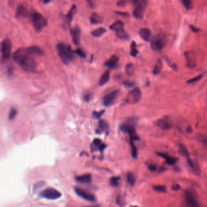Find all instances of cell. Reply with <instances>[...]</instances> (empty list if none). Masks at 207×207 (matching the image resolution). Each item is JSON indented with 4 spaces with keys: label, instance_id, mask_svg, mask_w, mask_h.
Listing matches in <instances>:
<instances>
[{
    "label": "cell",
    "instance_id": "obj_1",
    "mask_svg": "<svg viewBox=\"0 0 207 207\" xmlns=\"http://www.w3.org/2000/svg\"><path fill=\"white\" fill-rule=\"evenodd\" d=\"M56 49L60 58L65 64H68L73 59L74 52L69 46L64 43H59L56 46Z\"/></svg>",
    "mask_w": 207,
    "mask_h": 207
},
{
    "label": "cell",
    "instance_id": "obj_2",
    "mask_svg": "<svg viewBox=\"0 0 207 207\" xmlns=\"http://www.w3.org/2000/svg\"><path fill=\"white\" fill-rule=\"evenodd\" d=\"M32 22L35 30L41 32L47 25V20L39 12H34L32 14Z\"/></svg>",
    "mask_w": 207,
    "mask_h": 207
},
{
    "label": "cell",
    "instance_id": "obj_3",
    "mask_svg": "<svg viewBox=\"0 0 207 207\" xmlns=\"http://www.w3.org/2000/svg\"><path fill=\"white\" fill-rule=\"evenodd\" d=\"M18 64L24 70L28 71V72L34 71L36 69V65H37L34 56H32V55L28 56L26 58L22 60Z\"/></svg>",
    "mask_w": 207,
    "mask_h": 207
},
{
    "label": "cell",
    "instance_id": "obj_4",
    "mask_svg": "<svg viewBox=\"0 0 207 207\" xmlns=\"http://www.w3.org/2000/svg\"><path fill=\"white\" fill-rule=\"evenodd\" d=\"M12 42L10 39L6 38L4 39L1 44V53L2 58L5 60L9 59L12 53Z\"/></svg>",
    "mask_w": 207,
    "mask_h": 207
},
{
    "label": "cell",
    "instance_id": "obj_5",
    "mask_svg": "<svg viewBox=\"0 0 207 207\" xmlns=\"http://www.w3.org/2000/svg\"><path fill=\"white\" fill-rule=\"evenodd\" d=\"M165 41L164 36L162 34H157L152 40L151 47L154 51H161L165 46Z\"/></svg>",
    "mask_w": 207,
    "mask_h": 207
},
{
    "label": "cell",
    "instance_id": "obj_6",
    "mask_svg": "<svg viewBox=\"0 0 207 207\" xmlns=\"http://www.w3.org/2000/svg\"><path fill=\"white\" fill-rule=\"evenodd\" d=\"M141 96L142 94L140 89L138 88H135L128 93L127 96L126 101L127 103L131 104H136L140 99Z\"/></svg>",
    "mask_w": 207,
    "mask_h": 207
},
{
    "label": "cell",
    "instance_id": "obj_7",
    "mask_svg": "<svg viewBox=\"0 0 207 207\" xmlns=\"http://www.w3.org/2000/svg\"><path fill=\"white\" fill-rule=\"evenodd\" d=\"M155 124L158 127L164 130H171L173 127L172 120L169 116H164L160 118L156 122Z\"/></svg>",
    "mask_w": 207,
    "mask_h": 207
},
{
    "label": "cell",
    "instance_id": "obj_8",
    "mask_svg": "<svg viewBox=\"0 0 207 207\" xmlns=\"http://www.w3.org/2000/svg\"><path fill=\"white\" fill-rule=\"evenodd\" d=\"M40 195L44 198L51 200L57 199L61 196V194L59 191L52 188H49L43 191Z\"/></svg>",
    "mask_w": 207,
    "mask_h": 207
},
{
    "label": "cell",
    "instance_id": "obj_9",
    "mask_svg": "<svg viewBox=\"0 0 207 207\" xmlns=\"http://www.w3.org/2000/svg\"><path fill=\"white\" fill-rule=\"evenodd\" d=\"M121 129L123 132L127 133L130 136L131 140L133 141L134 140L138 139V136L136 135L135 128L132 125L130 124H125L121 127Z\"/></svg>",
    "mask_w": 207,
    "mask_h": 207
},
{
    "label": "cell",
    "instance_id": "obj_10",
    "mask_svg": "<svg viewBox=\"0 0 207 207\" xmlns=\"http://www.w3.org/2000/svg\"><path fill=\"white\" fill-rule=\"evenodd\" d=\"M185 201L187 207H199V204L193 194L189 191L185 193Z\"/></svg>",
    "mask_w": 207,
    "mask_h": 207
},
{
    "label": "cell",
    "instance_id": "obj_11",
    "mask_svg": "<svg viewBox=\"0 0 207 207\" xmlns=\"http://www.w3.org/2000/svg\"><path fill=\"white\" fill-rule=\"evenodd\" d=\"M119 95V91L115 90L107 94L104 98V105L106 107L110 106L116 101Z\"/></svg>",
    "mask_w": 207,
    "mask_h": 207
},
{
    "label": "cell",
    "instance_id": "obj_12",
    "mask_svg": "<svg viewBox=\"0 0 207 207\" xmlns=\"http://www.w3.org/2000/svg\"><path fill=\"white\" fill-rule=\"evenodd\" d=\"M75 192L79 196L86 201L90 202H94L95 201V196L86 190L81 189L80 188H76Z\"/></svg>",
    "mask_w": 207,
    "mask_h": 207
},
{
    "label": "cell",
    "instance_id": "obj_13",
    "mask_svg": "<svg viewBox=\"0 0 207 207\" xmlns=\"http://www.w3.org/2000/svg\"><path fill=\"white\" fill-rule=\"evenodd\" d=\"M185 56L187 60V67L190 69L194 68L196 66V58L194 52H185Z\"/></svg>",
    "mask_w": 207,
    "mask_h": 207
},
{
    "label": "cell",
    "instance_id": "obj_14",
    "mask_svg": "<svg viewBox=\"0 0 207 207\" xmlns=\"http://www.w3.org/2000/svg\"><path fill=\"white\" fill-rule=\"evenodd\" d=\"M70 34L71 36L72 41L75 45H78L81 40V32L79 27L76 26L70 30Z\"/></svg>",
    "mask_w": 207,
    "mask_h": 207
},
{
    "label": "cell",
    "instance_id": "obj_15",
    "mask_svg": "<svg viewBox=\"0 0 207 207\" xmlns=\"http://www.w3.org/2000/svg\"><path fill=\"white\" fill-rule=\"evenodd\" d=\"M29 12L27 9L21 4L18 6L15 13V17L17 18H20L22 17H26L28 16Z\"/></svg>",
    "mask_w": 207,
    "mask_h": 207
},
{
    "label": "cell",
    "instance_id": "obj_16",
    "mask_svg": "<svg viewBox=\"0 0 207 207\" xmlns=\"http://www.w3.org/2000/svg\"><path fill=\"white\" fill-rule=\"evenodd\" d=\"M139 35L145 41H150L152 39V32L150 30L147 28L141 29L139 31Z\"/></svg>",
    "mask_w": 207,
    "mask_h": 207
},
{
    "label": "cell",
    "instance_id": "obj_17",
    "mask_svg": "<svg viewBox=\"0 0 207 207\" xmlns=\"http://www.w3.org/2000/svg\"><path fill=\"white\" fill-rule=\"evenodd\" d=\"M144 12H145V7L141 6H135V8L133 12V15L135 18L140 19H142L144 17Z\"/></svg>",
    "mask_w": 207,
    "mask_h": 207
},
{
    "label": "cell",
    "instance_id": "obj_18",
    "mask_svg": "<svg viewBox=\"0 0 207 207\" xmlns=\"http://www.w3.org/2000/svg\"><path fill=\"white\" fill-rule=\"evenodd\" d=\"M27 49H28V51L30 53V54L34 57V56H40L43 55V50L38 46H30V47H28Z\"/></svg>",
    "mask_w": 207,
    "mask_h": 207
},
{
    "label": "cell",
    "instance_id": "obj_19",
    "mask_svg": "<svg viewBox=\"0 0 207 207\" xmlns=\"http://www.w3.org/2000/svg\"><path fill=\"white\" fill-rule=\"evenodd\" d=\"M76 11H77L76 6L75 5H73V6H72L71 9H70L68 14L65 16V20L68 24H70L71 21L73 19V18L76 13Z\"/></svg>",
    "mask_w": 207,
    "mask_h": 207
},
{
    "label": "cell",
    "instance_id": "obj_20",
    "mask_svg": "<svg viewBox=\"0 0 207 207\" xmlns=\"http://www.w3.org/2000/svg\"><path fill=\"white\" fill-rule=\"evenodd\" d=\"M90 22L92 24H100L103 22V18L98 14L93 13L90 17Z\"/></svg>",
    "mask_w": 207,
    "mask_h": 207
},
{
    "label": "cell",
    "instance_id": "obj_21",
    "mask_svg": "<svg viewBox=\"0 0 207 207\" xmlns=\"http://www.w3.org/2000/svg\"><path fill=\"white\" fill-rule=\"evenodd\" d=\"M118 62V57L116 55H113L105 63V66L110 69L114 68Z\"/></svg>",
    "mask_w": 207,
    "mask_h": 207
},
{
    "label": "cell",
    "instance_id": "obj_22",
    "mask_svg": "<svg viewBox=\"0 0 207 207\" xmlns=\"http://www.w3.org/2000/svg\"><path fill=\"white\" fill-rule=\"evenodd\" d=\"M187 162H188V164L190 166V168L194 171V172H195L196 174H199L201 173V170H200L198 164H197V162L191 160L190 157H187Z\"/></svg>",
    "mask_w": 207,
    "mask_h": 207
},
{
    "label": "cell",
    "instance_id": "obj_23",
    "mask_svg": "<svg viewBox=\"0 0 207 207\" xmlns=\"http://www.w3.org/2000/svg\"><path fill=\"white\" fill-rule=\"evenodd\" d=\"M76 181L83 184L89 183L91 181V176L90 174H86L81 176H79L76 177Z\"/></svg>",
    "mask_w": 207,
    "mask_h": 207
},
{
    "label": "cell",
    "instance_id": "obj_24",
    "mask_svg": "<svg viewBox=\"0 0 207 207\" xmlns=\"http://www.w3.org/2000/svg\"><path fill=\"white\" fill-rule=\"evenodd\" d=\"M124 22L121 21H117L115 22L112 26H110V29L112 30H114L115 32H118L119 31H121L122 30H124Z\"/></svg>",
    "mask_w": 207,
    "mask_h": 207
},
{
    "label": "cell",
    "instance_id": "obj_25",
    "mask_svg": "<svg viewBox=\"0 0 207 207\" xmlns=\"http://www.w3.org/2000/svg\"><path fill=\"white\" fill-rule=\"evenodd\" d=\"M158 155L160 156V157H163L167 164L168 165H172L174 164H175L177 160V158H175V157H172V156H170L167 155L166 154H164V153H158Z\"/></svg>",
    "mask_w": 207,
    "mask_h": 207
},
{
    "label": "cell",
    "instance_id": "obj_26",
    "mask_svg": "<svg viewBox=\"0 0 207 207\" xmlns=\"http://www.w3.org/2000/svg\"><path fill=\"white\" fill-rule=\"evenodd\" d=\"M93 144L94 146V150H99L102 152L105 147V144L99 139H95L93 140Z\"/></svg>",
    "mask_w": 207,
    "mask_h": 207
},
{
    "label": "cell",
    "instance_id": "obj_27",
    "mask_svg": "<svg viewBox=\"0 0 207 207\" xmlns=\"http://www.w3.org/2000/svg\"><path fill=\"white\" fill-rule=\"evenodd\" d=\"M107 29L104 27H99L91 32V34L96 38H99L107 32Z\"/></svg>",
    "mask_w": 207,
    "mask_h": 207
},
{
    "label": "cell",
    "instance_id": "obj_28",
    "mask_svg": "<svg viewBox=\"0 0 207 207\" xmlns=\"http://www.w3.org/2000/svg\"><path fill=\"white\" fill-rule=\"evenodd\" d=\"M110 71L108 70L105 71L103 75L101 76L100 79H99V85L100 86H103L104 84H105L110 79Z\"/></svg>",
    "mask_w": 207,
    "mask_h": 207
},
{
    "label": "cell",
    "instance_id": "obj_29",
    "mask_svg": "<svg viewBox=\"0 0 207 207\" xmlns=\"http://www.w3.org/2000/svg\"><path fill=\"white\" fill-rule=\"evenodd\" d=\"M178 152L181 156L186 157L187 158L189 157V152L187 147H185V145H184V144H180L179 145Z\"/></svg>",
    "mask_w": 207,
    "mask_h": 207
},
{
    "label": "cell",
    "instance_id": "obj_30",
    "mask_svg": "<svg viewBox=\"0 0 207 207\" xmlns=\"http://www.w3.org/2000/svg\"><path fill=\"white\" fill-rule=\"evenodd\" d=\"M162 69V63L160 59H159L156 63L155 66L153 70V73L155 75H159Z\"/></svg>",
    "mask_w": 207,
    "mask_h": 207
},
{
    "label": "cell",
    "instance_id": "obj_31",
    "mask_svg": "<svg viewBox=\"0 0 207 207\" xmlns=\"http://www.w3.org/2000/svg\"><path fill=\"white\" fill-rule=\"evenodd\" d=\"M205 73H202L193 78H191L190 79H189L188 81H187V83L188 84H193V83H195L199 81H200L204 76H205Z\"/></svg>",
    "mask_w": 207,
    "mask_h": 207
},
{
    "label": "cell",
    "instance_id": "obj_32",
    "mask_svg": "<svg viewBox=\"0 0 207 207\" xmlns=\"http://www.w3.org/2000/svg\"><path fill=\"white\" fill-rule=\"evenodd\" d=\"M98 127H99V130L101 132H105L106 130H107L108 128V125L107 122L104 120H101L99 121V124H98Z\"/></svg>",
    "mask_w": 207,
    "mask_h": 207
},
{
    "label": "cell",
    "instance_id": "obj_33",
    "mask_svg": "<svg viewBox=\"0 0 207 207\" xmlns=\"http://www.w3.org/2000/svg\"><path fill=\"white\" fill-rule=\"evenodd\" d=\"M135 181H136V179H135V177L134 174L132 172H128L127 174V182H128V183L131 185H133L135 183Z\"/></svg>",
    "mask_w": 207,
    "mask_h": 207
},
{
    "label": "cell",
    "instance_id": "obj_34",
    "mask_svg": "<svg viewBox=\"0 0 207 207\" xmlns=\"http://www.w3.org/2000/svg\"><path fill=\"white\" fill-rule=\"evenodd\" d=\"M130 53L131 55L133 57H135L138 53V51L136 49V44L135 41H132L130 46Z\"/></svg>",
    "mask_w": 207,
    "mask_h": 207
},
{
    "label": "cell",
    "instance_id": "obj_35",
    "mask_svg": "<svg viewBox=\"0 0 207 207\" xmlns=\"http://www.w3.org/2000/svg\"><path fill=\"white\" fill-rule=\"evenodd\" d=\"M117 36L122 39H128L129 38V36L128 34H127V32L124 30H122L121 31H119L118 32H116Z\"/></svg>",
    "mask_w": 207,
    "mask_h": 207
},
{
    "label": "cell",
    "instance_id": "obj_36",
    "mask_svg": "<svg viewBox=\"0 0 207 207\" xmlns=\"http://www.w3.org/2000/svg\"><path fill=\"white\" fill-rule=\"evenodd\" d=\"M17 109H15V108H12L10 110V111H9V119L10 120H14L15 117H16V116H17Z\"/></svg>",
    "mask_w": 207,
    "mask_h": 207
},
{
    "label": "cell",
    "instance_id": "obj_37",
    "mask_svg": "<svg viewBox=\"0 0 207 207\" xmlns=\"http://www.w3.org/2000/svg\"><path fill=\"white\" fill-rule=\"evenodd\" d=\"M134 67L131 64H127L126 67V72L129 76H132L134 74Z\"/></svg>",
    "mask_w": 207,
    "mask_h": 207
},
{
    "label": "cell",
    "instance_id": "obj_38",
    "mask_svg": "<svg viewBox=\"0 0 207 207\" xmlns=\"http://www.w3.org/2000/svg\"><path fill=\"white\" fill-rule=\"evenodd\" d=\"M119 181H120V177H113L110 179V184L113 187L118 186V184H119Z\"/></svg>",
    "mask_w": 207,
    "mask_h": 207
},
{
    "label": "cell",
    "instance_id": "obj_39",
    "mask_svg": "<svg viewBox=\"0 0 207 207\" xmlns=\"http://www.w3.org/2000/svg\"><path fill=\"white\" fill-rule=\"evenodd\" d=\"M182 1H183V4H184V6H185V7L187 9L190 10L192 7L191 0H182Z\"/></svg>",
    "mask_w": 207,
    "mask_h": 207
},
{
    "label": "cell",
    "instance_id": "obj_40",
    "mask_svg": "<svg viewBox=\"0 0 207 207\" xmlns=\"http://www.w3.org/2000/svg\"><path fill=\"white\" fill-rule=\"evenodd\" d=\"M198 140L202 142L204 145L207 146V137L204 135H200L197 137Z\"/></svg>",
    "mask_w": 207,
    "mask_h": 207
},
{
    "label": "cell",
    "instance_id": "obj_41",
    "mask_svg": "<svg viewBox=\"0 0 207 207\" xmlns=\"http://www.w3.org/2000/svg\"><path fill=\"white\" fill-rule=\"evenodd\" d=\"M154 189L159 193H165L166 192V188L164 186L162 185H157V186H155L154 187Z\"/></svg>",
    "mask_w": 207,
    "mask_h": 207
},
{
    "label": "cell",
    "instance_id": "obj_42",
    "mask_svg": "<svg viewBox=\"0 0 207 207\" xmlns=\"http://www.w3.org/2000/svg\"><path fill=\"white\" fill-rule=\"evenodd\" d=\"M133 141L131 140V146H132V156L134 157H136L137 156V150L136 148L135 147V145L133 144Z\"/></svg>",
    "mask_w": 207,
    "mask_h": 207
},
{
    "label": "cell",
    "instance_id": "obj_43",
    "mask_svg": "<svg viewBox=\"0 0 207 207\" xmlns=\"http://www.w3.org/2000/svg\"><path fill=\"white\" fill-rule=\"evenodd\" d=\"M128 2V0H120L119 2H118L117 5L119 7H124L125 6Z\"/></svg>",
    "mask_w": 207,
    "mask_h": 207
},
{
    "label": "cell",
    "instance_id": "obj_44",
    "mask_svg": "<svg viewBox=\"0 0 207 207\" xmlns=\"http://www.w3.org/2000/svg\"><path fill=\"white\" fill-rule=\"evenodd\" d=\"M73 52H74V53L77 54L78 56H79L81 58H84L86 56L85 53L83 52L81 49H78V50H76L75 51H73Z\"/></svg>",
    "mask_w": 207,
    "mask_h": 207
},
{
    "label": "cell",
    "instance_id": "obj_45",
    "mask_svg": "<svg viewBox=\"0 0 207 207\" xmlns=\"http://www.w3.org/2000/svg\"><path fill=\"white\" fill-rule=\"evenodd\" d=\"M104 112V111H101V112H94L93 113V116L95 118H99L101 116V115L103 114Z\"/></svg>",
    "mask_w": 207,
    "mask_h": 207
},
{
    "label": "cell",
    "instance_id": "obj_46",
    "mask_svg": "<svg viewBox=\"0 0 207 207\" xmlns=\"http://www.w3.org/2000/svg\"><path fill=\"white\" fill-rule=\"evenodd\" d=\"M190 29H191V30L194 32V33H197L199 32V29L197 27H196L194 26H193V25H190Z\"/></svg>",
    "mask_w": 207,
    "mask_h": 207
},
{
    "label": "cell",
    "instance_id": "obj_47",
    "mask_svg": "<svg viewBox=\"0 0 207 207\" xmlns=\"http://www.w3.org/2000/svg\"><path fill=\"white\" fill-rule=\"evenodd\" d=\"M124 85L127 87H130L133 86V83H130V82H125L124 83Z\"/></svg>",
    "mask_w": 207,
    "mask_h": 207
},
{
    "label": "cell",
    "instance_id": "obj_48",
    "mask_svg": "<svg viewBox=\"0 0 207 207\" xmlns=\"http://www.w3.org/2000/svg\"><path fill=\"white\" fill-rule=\"evenodd\" d=\"M179 185H177V184H176L174 185L173 187H172V190H175V191H177L178 190H179Z\"/></svg>",
    "mask_w": 207,
    "mask_h": 207
},
{
    "label": "cell",
    "instance_id": "obj_49",
    "mask_svg": "<svg viewBox=\"0 0 207 207\" xmlns=\"http://www.w3.org/2000/svg\"><path fill=\"white\" fill-rule=\"evenodd\" d=\"M87 2L88 3V4L91 6V7H93L94 6V2L93 1V0H87Z\"/></svg>",
    "mask_w": 207,
    "mask_h": 207
},
{
    "label": "cell",
    "instance_id": "obj_50",
    "mask_svg": "<svg viewBox=\"0 0 207 207\" xmlns=\"http://www.w3.org/2000/svg\"><path fill=\"white\" fill-rule=\"evenodd\" d=\"M149 169L150 170H152V171H155V170H156V167L155 166V165H150V166H149Z\"/></svg>",
    "mask_w": 207,
    "mask_h": 207
},
{
    "label": "cell",
    "instance_id": "obj_51",
    "mask_svg": "<svg viewBox=\"0 0 207 207\" xmlns=\"http://www.w3.org/2000/svg\"><path fill=\"white\" fill-rule=\"evenodd\" d=\"M187 133H191L193 132V129H192V128H191V127H188L187 128Z\"/></svg>",
    "mask_w": 207,
    "mask_h": 207
},
{
    "label": "cell",
    "instance_id": "obj_52",
    "mask_svg": "<svg viewBox=\"0 0 207 207\" xmlns=\"http://www.w3.org/2000/svg\"><path fill=\"white\" fill-rule=\"evenodd\" d=\"M43 1L44 4H48L51 1V0H43Z\"/></svg>",
    "mask_w": 207,
    "mask_h": 207
},
{
    "label": "cell",
    "instance_id": "obj_53",
    "mask_svg": "<svg viewBox=\"0 0 207 207\" xmlns=\"http://www.w3.org/2000/svg\"></svg>",
    "mask_w": 207,
    "mask_h": 207
}]
</instances>
